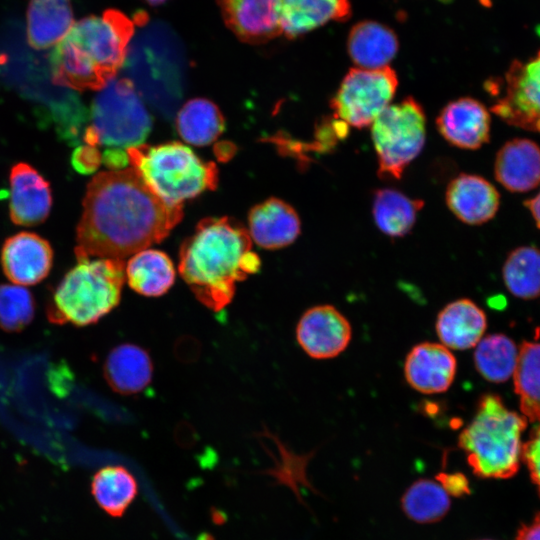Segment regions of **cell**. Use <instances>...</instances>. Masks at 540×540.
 <instances>
[{"label": "cell", "mask_w": 540, "mask_h": 540, "mask_svg": "<svg viewBox=\"0 0 540 540\" xmlns=\"http://www.w3.org/2000/svg\"><path fill=\"white\" fill-rule=\"evenodd\" d=\"M126 151L131 167L169 206H183L185 200L217 186L216 164L203 161L182 143L141 144Z\"/></svg>", "instance_id": "6"}, {"label": "cell", "mask_w": 540, "mask_h": 540, "mask_svg": "<svg viewBox=\"0 0 540 540\" xmlns=\"http://www.w3.org/2000/svg\"><path fill=\"white\" fill-rule=\"evenodd\" d=\"M261 267L248 230L228 218H205L179 252V273L198 301L218 312L233 299L236 283Z\"/></svg>", "instance_id": "2"}, {"label": "cell", "mask_w": 540, "mask_h": 540, "mask_svg": "<svg viewBox=\"0 0 540 540\" xmlns=\"http://www.w3.org/2000/svg\"><path fill=\"white\" fill-rule=\"evenodd\" d=\"M487 329L485 312L471 299L460 298L446 304L438 313L435 331L440 343L450 350L474 348Z\"/></svg>", "instance_id": "20"}, {"label": "cell", "mask_w": 540, "mask_h": 540, "mask_svg": "<svg viewBox=\"0 0 540 540\" xmlns=\"http://www.w3.org/2000/svg\"><path fill=\"white\" fill-rule=\"evenodd\" d=\"M9 212L13 223L32 226L49 215L52 194L49 183L27 163H18L10 171Z\"/></svg>", "instance_id": "16"}, {"label": "cell", "mask_w": 540, "mask_h": 540, "mask_svg": "<svg viewBox=\"0 0 540 540\" xmlns=\"http://www.w3.org/2000/svg\"><path fill=\"white\" fill-rule=\"evenodd\" d=\"M516 540H540V513L524 524L517 532Z\"/></svg>", "instance_id": "38"}, {"label": "cell", "mask_w": 540, "mask_h": 540, "mask_svg": "<svg viewBox=\"0 0 540 540\" xmlns=\"http://www.w3.org/2000/svg\"><path fill=\"white\" fill-rule=\"evenodd\" d=\"M512 377L521 414L526 420L540 424V342L521 344Z\"/></svg>", "instance_id": "29"}, {"label": "cell", "mask_w": 540, "mask_h": 540, "mask_svg": "<svg viewBox=\"0 0 540 540\" xmlns=\"http://www.w3.org/2000/svg\"><path fill=\"white\" fill-rule=\"evenodd\" d=\"M352 327L335 306L320 304L307 309L296 326V339L311 358L327 360L339 356L349 346Z\"/></svg>", "instance_id": "11"}, {"label": "cell", "mask_w": 540, "mask_h": 540, "mask_svg": "<svg viewBox=\"0 0 540 540\" xmlns=\"http://www.w3.org/2000/svg\"><path fill=\"white\" fill-rule=\"evenodd\" d=\"M397 87L398 77L390 66L352 68L332 97L331 109L345 126L368 127L391 104Z\"/></svg>", "instance_id": "9"}, {"label": "cell", "mask_w": 540, "mask_h": 540, "mask_svg": "<svg viewBox=\"0 0 540 540\" xmlns=\"http://www.w3.org/2000/svg\"><path fill=\"white\" fill-rule=\"evenodd\" d=\"M101 163L102 157L98 147L81 145L72 154V165L82 174L95 172Z\"/></svg>", "instance_id": "35"}, {"label": "cell", "mask_w": 540, "mask_h": 540, "mask_svg": "<svg viewBox=\"0 0 540 540\" xmlns=\"http://www.w3.org/2000/svg\"><path fill=\"white\" fill-rule=\"evenodd\" d=\"M146 1L150 3L151 5H158L165 2L166 0H146Z\"/></svg>", "instance_id": "40"}, {"label": "cell", "mask_w": 540, "mask_h": 540, "mask_svg": "<svg viewBox=\"0 0 540 540\" xmlns=\"http://www.w3.org/2000/svg\"><path fill=\"white\" fill-rule=\"evenodd\" d=\"M490 110L509 125L540 133V50L526 62H511L505 94Z\"/></svg>", "instance_id": "10"}, {"label": "cell", "mask_w": 540, "mask_h": 540, "mask_svg": "<svg viewBox=\"0 0 540 540\" xmlns=\"http://www.w3.org/2000/svg\"><path fill=\"white\" fill-rule=\"evenodd\" d=\"M35 313L32 294L24 287L0 285V328L18 332L30 324Z\"/></svg>", "instance_id": "33"}, {"label": "cell", "mask_w": 540, "mask_h": 540, "mask_svg": "<svg viewBox=\"0 0 540 540\" xmlns=\"http://www.w3.org/2000/svg\"><path fill=\"white\" fill-rule=\"evenodd\" d=\"M426 124L422 105L411 96L390 104L374 120L370 125L371 139L380 178L401 179L424 147Z\"/></svg>", "instance_id": "8"}, {"label": "cell", "mask_w": 540, "mask_h": 540, "mask_svg": "<svg viewBox=\"0 0 540 540\" xmlns=\"http://www.w3.org/2000/svg\"><path fill=\"white\" fill-rule=\"evenodd\" d=\"M524 205L530 211L536 226L540 229V192L533 198L525 200Z\"/></svg>", "instance_id": "39"}, {"label": "cell", "mask_w": 540, "mask_h": 540, "mask_svg": "<svg viewBox=\"0 0 540 540\" xmlns=\"http://www.w3.org/2000/svg\"><path fill=\"white\" fill-rule=\"evenodd\" d=\"M522 459L540 495V424L535 427L528 441L523 444Z\"/></svg>", "instance_id": "34"}, {"label": "cell", "mask_w": 540, "mask_h": 540, "mask_svg": "<svg viewBox=\"0 0 540 540\" xmlns=\"http://www.w3.org/2000/svg\"><path fill=\"white\" fill-rule=\"evenodd\" d=\"M53 250L47 240L32 232H20L7 238L1 250V265L6 277L15 284L35 285L50 272Z\"/></svg>", "instance_id": "14"}, {"label": "cell", "mask_w": 540, "mask_h": 540, "mask_svg": "<svg viewBox=\"0 0 540 540\" xmlns=\"http://www.w3.org/2000/svg\"><path fill=\"white\" fill-rule=\"evenodd\" d=\"M102 163L111 170H121L129 163L127 151L118 148L105 149L101 153Z\"/></svg>", "instance_id": "37"}, {"label": "cell", "mask_w": 540, "mask_h": 540, "mask_svg": "<svg viewBox=\"0 0 540 540\" xmlns=\"http://www.w3.org/2000/svg\"><path fill=\"white\" fill-rule=\"evenodd\" d=\"M91 491L99 507L108 515L121 517L134 501L138 484L125 467L106 466L93 476Z\"/></svg>", "instance_id": "28"}, {"label": "cell", "mask_w": 540, "mask_h": 540, "mask_svg": "<svg viewBox=\"0 0 540 540\" xmlns=\"http://www.w3.org/2000/svg\"><path fill=\"white\" fill-rule=\"evenodd\" d=\"M527 420L493 393L480 397L471 422L461 431L458 446L474 474L506 479L516 474L522 459V434Z\"/></svg>", "instance_id": "4"}, {"label": "cell", "mask_w": 540, "mask_h": 540, "mask_svg": "<svg viewBox=\"0 0 540 540\" xmlns=\"http://www.w3.org/2000/svg\"><path fill=\"white\" fill-rule=\"evenodd\" d=\"M445 201L457 219L468 225H481L496 215L500 194L484 177L461 173L449 182Z\"/></svg>", "instance_id": "15"}, {"label": "cell", "mask_w": 540, "mask_h": 540, "mask_svg": "<svg viewBox=\"0 0 540 540\" xmlns=\"http://www.w3.org/2000/svg\"><path fill=\"white\" fill-rule=\"evenodd\" d=\"M436 480L449 496L461 497L470 493L468 479L462 473L442 472L436 475Z\"/></svg>", "instance_id": "36"}, {"label": "cell", "mask_w": 540, "mask_h": 540, "mask_svg": "<svg viewBox=\"0 0 540 540\" xmlns=\"http://www.w3.org/2000/svg\"><path fill=\"white\" fill-rule=\"evenodd\" d=\"M176 128L185 142L206 146L222 134L225 122L221 111L212 101L194 98L178 111Z\"/></svg>", "instance_id": "27"}, {"label": "cell", "mask_w": 540, "mask_h": 540, "mask_svg": "<svg viewBox=\"0 0 540 540\" xmlns=\"http://www.w3.org/2000/svg\"><path fill=\"white\" fill-rule=\"evenodd\" d=\"M183 206L164 203L132 167L95 175L87 186L75 255L121 259L165 239Z\"/></svg>", "instance_id": "1"}, {"label": "cell", "mask_w": 540, "mask_h": 540, "mask_svg": "<svg viewBox=\"0 0 540 540\" xmlns=\"http://www.w3.org/2000/svg\"><path fill=\"white\" fill-rule=\"evenodd\" d=\"M73 21L70 0H30L27 10V39L35 49L57 45Z\"/></svg>", "instance_id": "24"}, {"label": "cell", "mask_w": 540, "mask_h": 540, "mask_svg": "<svg viewBox=\"0 0 540 540\" xmlns=\"http://www.w3.org/2000/svg\"><path fill=\"white\" fill-rule=\"evenodd\" d=\"M403 372L407 384L415 391L427 395L444 393L455 380L457 359L443 344L425 341L410 349Z\"/></svg>", "instance_id": "12"}, {"label": "cell", "mask_w": 540, "mask_h": 540, "mask_svg": "<svg viewBox=\"0 0 540 540\" xmlns=\"http://www.w3.org/2000/svg\"><path fill=\"white\" fill-rule=\"evenodd\" d=\"M153 364L142 347L123 343L113 348L104 363V377L111 389L122 395H133L151 382Z\"/></svg>", "instance_id": "22"}, {"label": "cell", "mask_w": 540, "mask_h": 540, "mask_svg": "<svg viewBox=\"0 0 540 540\" xmlns=\"http://www.w3.org/2000/svg\"><path fill=\"white\" fill-rule=\"evenodd\" d=\"M277 15L281 34L297 38L329 21L351 15L350 0H279Z\"/></svg>", "instance_id": "21"}, {"label": "cell", "mask_w": 540, "mask_h": 540, "mask_svg": "<svg viewBox=\"0 0 540 540\" xmlns=\"http://www.w3.org/2000/svg\"><path fill=\"white\" fill-rule=\"evenodd\" d=\"M495 179L510 192H527L540 184V146L527 138H513L498 150Z\"/></svg>", "instance_id": "19"}, {"label": "cell", "mask_w": 540, "mask_h": 540, "mask_svg": "<svg viewBox=\"0 0 540 540\" xmlns=\"http://www.w3.org/2000/svg\"><path fill=\"white\" fill-rule=\"evenodd\" d=\"M226 26L239 40L265 43L281 34L279 0H217Z\"/></svg>", "instance_id": "17"}, {"label": "cell", "mask_w": 540, "mask_h": 540, "mask_svg": "<svg viewBox=\"0 0 540 540\" xmlns=\"http://www.w3.org/2000/svg\"><path fill=\"white\" fill-rule=\"evenodd\" d=\"M474 348L475 368L485 380L502 383L513 376L519 349L510 337L502 333L489 334Z\"/></svg>", "instance_id": "30"}, {"label": "cell", "mask_w": 540, "mask_h": 540, "mask_svg": "<svg viewBox=\"0 0 540 540\" xmlns=\"http://www.w3.org/2000/svg\"><path fill=\"white\" fill-rule=\"evenodd\" d=\"M450 498L443 487L430 479H419L405 491L401 507L408 518L420 524L441 520L449 511Z\"/></svg>", "instance_id": "32"}, {"label": "cell", "mask_w": 540, "mask_h": 540, "mask_svg": "<svg viewBox=\"0 0 540 540\" xmlns=\"http://www.w3.org/2000/svg\"><path fill=\"white\" fill-rule=\"evenodd\" d=\"M436 126L451 145L476 150L490 139L491 116L482 102L472 97H461L441 109Z\"/></svg>", "instance_id": "13"}, {"label": "cell", "mask_w": 540, "mask_h": 540, "mask_svg": "<svg viewBox=\"0 0 540 540\" xmlns=\"http://www.w3.org/2000/svg\"><path fill=\"white\" fill-rule=\"evenodd\" d=\"M424 202L411 198L393 188H382L374 192L372 216L376 227L386 236L399 238L413 229Z\"/></svg>", "instance_id": "26"}, {"label": "cell", "mask_w": 540, "mask_h": 540, "mask_svg": "<svg viewBox=\"0 0 540 540\" xmlns=\"http://www.w3.org/2000/svg\"><path fill=\"white\" fill-rule=\"evenodd\" d=\"M59 282L47 306L55 324L96 323L120 302L126 280L125 262L112 258L77 259Z\"/></svg>", "instance_id": "5"}, {"label": "cell", "mask_w": 540, "mask_h": 540, "mask_svg": "<svg viewBox=\"0 0 540 540\" xmlns=\"http://www.w3.org/2000/svg\"><path fill=\"white\" fill-rule=\"evenodd\" d=\"M90 125L83 133L85 144L128 149L143 144L152 119L130 79L113 78L95 96Z\"/></svg>", "instance_id": "7"}, {"label": "cell", "mask_w": 540, "mask_h": 540, "mask_svg": "<svg viewBox=\"0 0 540 540\" xmlns=\"http://www.w3.org/2000/svg\"><path fill=\"white\" fill-rule=\"evenodd\" d=\"M133 33L134 23L114 9L74 23L50 56L53 81L78 91L101 90L123 65Z\"/></svg>", "instance_id": "3"}, {"label": "cell", "mask_w": 540, "mask_h": 540, "mask_svg": "<svg viewBox=\"0 0 540 540\" xmlns=\"http://www.w3.org/2000/svg\"><path fill=\"white\" fill-rule=\"evenodd\" d=\"M128 285L147 297H159L169 291L176 272L170 257L157 249H144L133 254L125 265Z\"/></svg>", "instance_id": "25"}, {"label": "cell", "mask_w": 540, "mask_h": 540, "mask_svg": "<svg viewBox=\"0 0 540 540\" xmlns=\"http://www.w3.org/2000/svg\"><path fill=\"white\" fill-rule=\"evenodd\" d=\"M399 49L396 34L376 21H362L349 32L347 51L357 68L378 69L389 66Z\"/></svg>", "instance_id": "23"}, {"label": "cell", "mask_w": 540, "mask_h": 540, "mask_svg": "<svg viewBox=\"0 0 540 540\" xmlns=\"http://www.w3.org/2000/svg\"><path fill=\"white\" fill-rule=\"evenodd\" d=\"M503 281L517 298L532 300L540 297V248L520 246L512 250L503 265Z\"/></svg>", "instance_id": "31"}, {"label": "cell", "mask_w": 540, "mask_h": 540, "mask_svg": "<svg viewBox=\"0 0 540 540\" xmlns=\"http://www.w3.org/2000/svg\"><path fill=\"white\" fill-rule=\"evenodd\" d=\"M248 227L252 241L268 250L291 245L301 232L300 218L295 209L274 197L251 208Z\"/></svg>", "instance_id": "18"}]
</instances>
